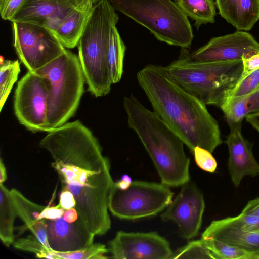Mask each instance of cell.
<instances>
[{
	"label": "cell",
	"mask_w": 259,
	"mask_h": 259,
	"mask_svg": "<svg viewBox=\"0 0 259 259\" xmlns=\"http://www.w3.org/2000/svg\"><path fill=\"white\" fill-rule=\"evenodd\" d=\"M47 133L39 146L51 155V166L62 190L72 193L79 218L90 231L104 235L111 228L108 199L114 183L109 159L92 131L79 120Z\"/></svg>",
	"instance_id": "1"
},
{
	"label": "cell",
	"mask_w": 259,
	"mask_h": 259,
	"mask_svg": "<svg viewBox=\"0 0 259 259\" xmlns=\"http://www.w3.org/2000/svg\"><path fill=\"white\" fill-rule=\"evenodd\" d=\"M137 79L154 112L191 151L199 147L212 153L222 143L218 123L206 105L178 84L166 67L147 65Z\"/></svg>",
	"instance_id": "2"
},
{
	"label": "cell",
	"mask_w": 259,
	"mask_h": 259,
	"mask_svg": "<svg viewBox=\"0 0 259 259\" xmlns=\"http://www.w3.org/2000/svg\"><path fill=\"white\" fill-rule=\"evenodd\" d=\"M128 127L140 139L151 157L161 183L171 187L190 181V158L182 139L133 95L123 98Z\"/></svg>",
	"instance_id": "3"
},
{
	"label": "cell",
	"mask_w": 259,
	"mask_h": 259,
	"mask_svg": "<svg viewBox=\"0 0 259 259\" xmlns=\"http://www.w3.org/2000/svg\"><path fill=\"white\" fill-rule=\"evenodd\" d=\"M170 77L206 105L221 108L240 78L242 60L226 62L192 59L187 49L166 67Z\"/></svg>",
	"instance_id": "4"
},
{
	"label": "cell",
	"mask_w": 259,
	"mask_h": 259,
	"mask_svg": "<svg viewBox=\"0 0 259 259\" xmlns=\"http://www.w3.org/2000/svg\"><path fill=\"white\" fill-rule=\"evenodd\" d=\"M118 19L109 1L101 0L94 6L77 45L88 90L96 97L106 96L111 90L108 52L111 30Z\"/></svg>",
	"instance_id": "5"
},
{
	"label": "cell",
	"mask_w": 259,
	"mask_h": 259,
	"mask_svg": "<svg viewBox=\"0 0 259 259\" xmlns=\"http://www.w3.org/2000/svg\"><path fill=\"white\" fill-rule=\"evenodd\" d=\"M50 82L45 132L59 127L76 112L85 82L78 56L66 49L62 55L37 70Z\"/></svg>",
	"instance_id": "6"
},
{
	"label": "cell",
	"mask_w": 259,
	"mask_h": 259,
	"mask_svg": "<svg viewBox=\"0 0 259 259\" xmlns=\"http://www.w3.org/2000/svg\"><path fill=\"white\" fill-rule=\"evenodd\" d=\"M113 8L148 29L159 40L189 48L194 35L187 16L172 0H108Z\"/></svg>",
	"instance_id": "7"
},
{
	"label": "cell",
	"mask_w": 259,
	"mask_h": 259,
	"mask_svg": "<svg viewBox=\"0 0 259 259\" xmlns=\"http://www.w3.org/2000/svg\"><path fill=\"white\" fill-rule=\"evenodd\" d=\"M173 195L169 187L162 183L134 181L125 190L119 189L113 183L108 209L120 219L134 220L153 217L168 206Z\"/></svg>",
	"instance_id": "8"
},
{
	"label": "cell",
	"mask_w": 259,
	"mask_h": 259,
	"mask_svg": "<svg viewBox=\"0 0 259 259\" xmlns=\"http://www.w3.org/2000/svg\"><path fill=\"white\" fill-rule=\"evenodd\" d=\"M12 23L15 49L28 71L36 73L66 51L46 27L26 22Z\"/></svg>",
	"instance_id": "9"
},
{
	"label": "cell",
	"mask_w": 259,
	"mask_h": 259,
	"mask_svg": "<svg viewBox=\"0 0 259 259\" xmlns=\"http://www.w3.org/2000/svg\"><path fill=\"white\" fill-rule=\"evenodd\" d=\"M50 90L48 78L30 71L18 82L14 113L19 122L32 132H45Z\"/></svg>",
	"instance_id": "10"
},
{
	"label": "cell",
	"mask_w": 259,
	"mask_h": 259,
	"mask_svg": "<svg viewBox=\"0 0 259 259\" xmlns=\"http://www.w3.org/2000/svg\"><path fill=\"white\" fill-rule=\"evenodd\" d=\"M205 209L203 195L190 181L182 186L180 192L161 215L164 222L172 221L186 239L196 237L200 229Z\"/></svg>",
	"instance_id": "11"
},
{
	"label": "cell",
	"mask_w": 259,
	"mask_h": 259,
	"mask_svg": "<svg viewBox=\"0 0 259 259\" xmlns=\"http://www.w3.org/2000/svg\"><path fill=\"white\" fill-rule=\"evenodd\" d=\"M108 249L114 259H171L174 254L169 242L155 231H119Z\"/></svg>",
	"instance_id": "12"
},
{
	"label": "cell",
	"mask_w": 259,
	"mask_h": 259,
	"mask_svg": "<svg viewBox=\"0 0 259 259\" xmlns=\"http://www.w3.org/2000/svg\"><path fill=\"white\" fill-rule=\"evenodd\" d=\"M259 52V42L250 33L238 31L212 38L206 45L189 53L192 59L226 62L242 60Z\"/></svg>",
	"instance_id": "13"
},
{
	"label": "cell",
	"mask_w": 259,
	"mask_h": 259,
	"mask_svg": "<svg viewBox=\"0 0 259 259\" xmlns=\"http://www.w3.org/2000/svg\"><path fill=\"white\" fill-rule=\"evenodd\" d=\"M242 123L229 124L230 132L226 140L229 151L228 168L235 187L240 186L245 177L259 175V162L253 156L251 144L242 134Z\"/></svg>",
	"instance_id": "14"
},
{
	"label": "cell",
	"mask_w": 259,
	"mask_h": 259,
	"mask_svg": "<svg viewBox=\"0 0 259 259\" xmlns=\"http://www.w3.org/2000/svg\"><path fill=\"white\" fill-rule=\"evenodd\" d=\"M44 220L48 241L52 251H75L93 243L95 235L79 218L73 223L65 221L62 217L55 220Z\"/></svg>",
	"instance_id": "15"
},
{
	"label": "cell",
	"mask_w": 259,
	"mask_h": 259,
	"mask_svg": "<svg viewBox=\"0 0 259 259\" xmlns=\"http://www.w3.org/2000/svg\"><path fill=\"white\" fill-rule=\"evenodd\" d=\"M76 8L75 0H25L11 21L34 23L53 31Z\"/></svg>",
	"instance_id": "16"
},
{
	"label": "cell",
	"mask_w": 259,
	"mask_h": 259,
	"mask_svg": "<svg viewBox=\"0 0 259 259\" xmlns=\"http://www.w3.org/2000/svg\"><path fill=\"white\" fill-rule=\"evenodd\" d=\"M201 238L214 239L248 253L251 259H259V232H245L233 217L214 220L206 228Z\"/></svg>",
	"instance_id": "17"
},
{
	"label": "cell",
	"mask_w": 259,
	"mask_h": 259,
	"mask_svg": "<svg viewBox=\"0 0 259 259\" xmlns=\"http://www.w3.org/2000/svg\"><path fill=\"white\" fill-rule=\"evenodd\" d=\"M219 14L238 31L250 30L259 20V0H215Z\"/></svg>",
	"instance_id": "18"
},
{
	"label": "cell",
	"mask_w": 259,
	"mask_h": 259,
	"mask_svg": "<svg viewBox=\"0 0 259 259\" xmlns=\"http://www.w3.org/2000/svg\"><path fill=\"white\" fill-rule=\"evenodd\" d=\"M10 195L17 215L25 223V227L29 229L42 245L51 249L45 221L38 220L40 213L46 206L30 201L15 188L10 190Z\"/></svg>",
	"instance_id": "19"
},
{
	"label": "cell",
	"mask_w": 259,
	"mask_h": 259,
	"mask_svg": "<svg viewBox=\"0 0 259 259\" xmlns=\"http://www.w3.org/2000/svg\"><path fill=\"white\" fill-rule=\"evenodd\" d=\"M93 9L82 11L76 8L52 31L65 48L77 46Z\"/></svg>",
	"instance_id": "20"
},
{
	"label": "cell",
	"mask_w": 259,
	"mask_h": 259,
	"mask_svg": "<svg viewBox=\"0 0 259 259\" xmlns=\"http://www.w3.org/2000/svg\"><path fill=\"white\" fill-rule=\"evenodd\" d=\"M220 109L228 124L242 122L248 114L259 113V88L247 95L227 99Z\"/></svg>",
	"instance_id": "21"
},
{
	"label": "cell",
	"mask_w": 259,
	"mask_h": 259,
	"mask_svg": "<svg viewBox=\"0 0 259 259\" xmlns=\"http://www.w3.org/2000/svg\"><path fill=\"white\" fill-rule=\"evenodd\" d=\"M17 216L10 190L0 184V238L7 247L13 244L15 240L14 223Z\"/></svg>",
	"instance_id": "22"
},
{
	"label": "cell",
	"mask_w": 259,
	"mask_h": 259,
	"mask_svg": "<svg viewBox=\"0 0 259 259\" xmlns=\"http://www.w3.org/2000/svg\"><path fill=\"white\" fill-rule=\"evenodd\" d=\"M188 17L195 21L198 29L202 24L215 22V3L213 0H175Z\"/></svg>",
	"instance_id": "23"
},
{
	"label": "cell",
	"mask_w": 259,
	"mask_h": 259,
	"mask_svg": "<svg viewBox=\"0 0 259 259\" xmlns=\"http://www.w3.org/2000/svg\"><path fill=\"white\" fill-rule=\"evenodd\" d=\"M126 47L116 26L110 34L108 52V61L112 84L120 81L123 73V62Z\"/></svg>",
	"instance_id": "24"
},
{
	"label": "cell",
	"mask_w": 259,
	"mask_h": 259,
	"mask_svg": "<svg viewBox=\"0 0 259 259\" xmlns=\"http://www.w3.org/2000/svg\"><path fill=\"white\" fill-rule=\"evenodd\" d=\"M20 72L18 60H3L0 67V110L1 111Z\"/></svg>",
	"instance_id": "25"
},
{
	"label": "cell",
	"mask_w": 259,
	"mask_h": 259,
	"mask_svg": "<svg viewBox=\"0 0 259 259\" xmlns=\"http://www.w3.org/2000/svg\"><path fill=\"white\" fill-rule=\"evenodd\" d=\"M212 253L214 259H251V255L239 248L211 238H201Z\"/></svg>",
	"instance_id": "26"
},
{
	"label": "cell",
	"mask_w": 259,
	"mask_h": 259,
	"mask_svg": "<svg viewBox=\"0 0 259 259\" xmlns=\"http://www.w3.org/2000/svg\"><path fill=\"white\" fill-rule=\"evenodd\" d=\"M13 245L16 249L34 253L37 258L59 259L51 250L42 245L33 235L15 240Z\"/></svg>",
	"instance_id": "27"
},
{
	"label": "cell",
	"mask_w": 259,
	"mask_h": 259,
	"mask_svg": "<svg viewBox=\"0 0 259 259\" xmlns=\"http://www.w3.org/2000/svg\"><path fill=\"white\" fill-rule=\"evenodd\" d=\"M59 258L66 259H105L109 252L106 245L101 243H93L84 248L72 252H62L52 251Z\"/></svg>",
	"instance_id": "28"
},
{
	"label": "cell",
	"mask_w": 259,
	"mask_h": 259,
	"mask_svg": "<svg viewBox=\"0 0 259 259\" xmlns=\"http://www.w3.org/2000/svg\"><path fill=\"white\" fill-rule=\"evenodd\" d=\"M172 258L214 259V257L205 243L200 239L190 242L178 249L174 252L171 259Z\"/></svg>",
	"instance_id": "29"
},
{
	"label": "cell",
	"mask_w": 259,
	"mask_h": 259,
	"mask_svg": "<svg viewBox=\"0 0 259 259\" xmlns=\"http://www.w3.org/2000/svg\"><path fill=\"white\" fill-rule=\"evenodd\" d=\"M258 88L259 69L241 77L231 91L227 99L247 95Z\"/></svg>",
	"instance_id": "30"
},
{
	"label": "cell",
	"mask_w": 259,
	"mask_h": 259,
	"mask_svg": "<svg viewBox=\"0 0 259 259\" xmlns=\"http://www.w3.org/2000/svg\"><path fill=\"white\" fill-rule=\"evenodd\" d=\"M193 153L195 162L200 169L211 173L215 171L217 162L212 153L199 147H196Z\"/></svg>",
	"instance_id": "31"
},
{
	"label": "cell",
	"mask_w": 259,
	"mask_h": 259,
	"mask_svg": "<svg viewBox=\"0 0 259 259\" xmlns=\"http://www.w3.org/2000/svg\"><path fill=\"white\" fill-rule=\"evenodd\" d=\"M234 221L241 230L245 232H259V217L241 212L233 217Z\"/></svg>",
	"instance_id": "32"
},
{
	"label": "cell",
	"mask_w": 259,
	"mask_h": 259,
	"mask_svg": "<svg viewBox=\"0 0 259 259\" xmlns=\"http://www.w3.org/2000/svg\"><path fill=\"white\" fill-rule=\"evenodd\" d=\"M25 0H0V13L3 19L11 21Z\"/></svg>",
	"instance_id": "33"
},
{
	"label": "cell",
	"mask_w": 259,
	"mask_h": 259,
	"mask_svg": "<svg viewBox=\"0 0 259 259\" xmlns=\"http://www.w3.org/2000/svg\"><path fill=\"white\" fill-rule=\"evenodd\" d=\"M242 60L243 71L241 77H244L251 72L259 69V52L247 57H243Z\"/></svg>",
	"instance_id": "34"
},
{
	"label": "cell",
	"mask_w": 259,
	"mask_h": 259,
	"mask_svg": "<svg viewBox=\"0 0 259 259\" xmlns=\"http://www.w3.org/2000/svg\"><path fill=\"white\" fill-rule=\"evenodd\" d=\"M66 210L58 204L56 206L48 205L45 207L40 213L38 220L43 219L55 220L61 218Z\"/></svg>",
	"instance_id": "35"
},
{
	"label": "cell",
	"mask_w": 259,
	"mask_h": 259,
	"mask_svg": "<svg viewBox=\"0 0 259 259\" xmlns=\"http://www.w3.org/2000/svg\"><path fill=\"white\" fill-rule=\"evenodd\" d=\"M59 204L65 210L75 207L76 201L72 193L68 190H62Z\"/></svg>",
	"instance_id": "36"
},
{
	"label": "cell",
	"mask_w": 259,
	"mask_h": 259,
	"mask_svg": "<svg viewBox=\"0 0 259 259\" xmlns=\"http://www.w3.org/2000/svg\"><path fill=\"white\" fill-rule=\"evenodd\" d=\"M241 212L255 215L259 217V197L249 200Z\"/></svg>",
	"instance_id": "37"
},
{
	"label": "cell",
	"mask_w": 259,
	"mask_h": 259,
	"mask_svg": "<svg viewBox=\"0 0 259 259\" xmlns=\"http://www.w3.org/2000/svg\"><path fill=\"white\" fill-rule=\"evenodd\" d=\"M101 0H75L77 8L83 11L92 9L94 6Z\"/></svg>",
	"instance_id": "38"
},
{
	"label": "cell",
	"mask_w": 259,
	"mask_h": 259,
	"mask_svg": "<svg viewBox=\"0 0 259 259\" xmlns=\"http://www.w3.org/2000/svg\"><path fill=\"white\" fill-rule=\"evenodd\" d=\"M62 217L65 221L73 223L78 220L79 215L76 208L73 207L66 210Z\"/></svg>",
	"instance_id": "39"
},
{
	"label": "cell",
	"mask_w": 259,
	"mask_h": 259,
	"mask_svg": "<svg viewBox=\"0 0 259 259\" xmlns=\"http://www.w3.org/2000/svg\"><path fill=\"white\" fill-rule=\"evenodd\" d=\"M132 182L131 177L127 174H124L122 176L120 180L114 182V184L121 190H125L130 186Z\"/></svg>",
	"instance_id": "40"
},
{
	"label": "cell",
	"mask_w": 259,
	"mask_h": 259,
	"mask_svg": "<svg viewBox=\"0 0 259 259\" xmlns=\"http://www.w3.org/2000/svg\"><path fill=\"white\" fill-rule=\"evenodd\" d=\"M245 118L246 121L259 133V113L248 114Z\"/></svg>",
	"instance_id": "41"
},
{
	"label": "cell",
	"mask_w": 259,
	"mask_h": 259,
	"mask_svg": "<svg viewBox=\"0 0 259 259\" xmlns=\"http://www.w3.org/2000/svg\"><path fill=\"white\" fill-rule=\"evenodd\" d=\"M7 179V170L2 159L0 160V184H3Z\"/></svg>",
	"instance_id": "42"
}]
</instances>
